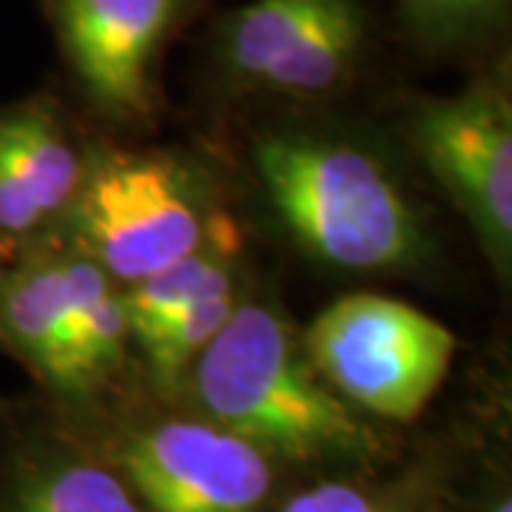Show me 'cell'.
<instances>
[{"mask_svg": "<svg viewBox=\"0 0 512 512\" xmlns=\"http://www.w3.org/2000/svg\"><path fill=\"white\" fill-rule=\"evenodd\" d=\"M185 384L202 419L268 456L370 461L384 453L382 436L319 376L299 330L268 302L242 296Z\"/></svg>", "mask_w": 512, "mask_h": 512, "instance_id": "6da1fadb", "label": "cell"}, {"mask_svg": "<svg viewBox=\"0 0 512 512\" xmlns=\"http://www.w3.org/2000/svg\"><path fill=\"white\" fill-rule=\"evenodd\" d=\"M254 168L279 222L330 268L402 271L427 248L419 211L365 148L319 134L271 131L256 140Z\"/></svg>", "mask_w": 512, "mask_h": 512, "instance_id": "7a4b0ae2", "label": "cell"}, {"mask_svg": "<svg viewBox=\"0 0 512 512\" xmlns=\"http://www.w3.org/2000/svg\"><path fill=\"white\" fill-rule=\"evenodd\" d=\"M299 336L350 407L390 421H413L433 402L458 348L439 319L382 293L339 296Z\"/></svg>", "mask_w": 512, "mask_h": 512, "instance_id": "3957f363", "label": "cell"}, {"mask_svg": "<svg viewBox=\"0 0 512 512\" xmlns=\"http://www.w3.org/2000/svg\"><path fill=\"white\" fill-rule=\"evenodd\" d=\"M69 214L74 248L123 288L200 248L214 222L180 165L137 151H106L86 165Z\"/></svg>", "mask_w": 512, "mask_h": 512, "instance_id": "277c9868", "label": "cell"}, {"mask_svg": "<svg viewBox=\"0 0 512 512\" xmlns=\"http://www.w3.org/2000/svg\"><path fill=\"white\" fill-rule=\"evenodd\" d=\"M367 40L362 0H245L217 23L214 60L242 92L316 100L348 86Z\"/></svg>", "mask_w": 512, "mask_h": 512, "instance_id": "5b68a950", "label": "cell"}, {"mask_svg": "<svg viewBox=\"0 0 512 512\" xmlns=\"http://www.w3.org/2000/svg\"><path fill=\"white\" fill-rule=\"evenodd\" d=\"M413 146L430 177L470 222L495 274L512 265V106L501 74L427 100L413 117Z\"/></svg>", "mask_w": 512, "mask_h": 512, "instance_id": "8992f818", "label": "cell"}, {"mask_svg": "<svg viewBox=\"0 0 512 512\" xmlns=\"http://www.w3.org/2000/svg\"><path fill=\"white\" fill-rule=\"evenodd\" d=\"M120 476L148 512H265L274 464L208 419H163L120 447Z\"/></svg>", "mask_w": 512, "mask_h": 512, "instance_id": "52a82bcc", "label": "cell"}, {"mask_svg": "<svg viewBox=\"0 0 512 512\" xmlns=\"http://www.w3.org/2000/svg\"><path fill=\"white\" fill-rule=\"evenodd\" d=\"M194 0H46L57 43L80 89L120 120L157 106V72L165 46Z\"/></svg>", "mask_w": 512, "mask_h": 512, "instance_id": "ba28073f", "label": "cell"}, {"mask_svg": "<svg viewBox=\"0 0 512 512\" xmlns=\"http://www.w3.org/2000/svg\"><path fill=\"white\" fill-rule=\"evenodd\" d=\"M0 336L49 387L86 402L69 336L60 254L37 256L0 279Z\"/></svg>", "mask_w": 512, "mask_h": 512, "instance_id": "9c48e42d", "label": "cell"}, {"mask_svg": "<svg viewBox=\"0 0 512 512\" xmlns=\"http://www.w3.org/2000/svg\"><path fill=\"white\" fill-rule=\"evenodd\" d=\"M63 279L69 302V336L86 402L109 387L123 370L131 348L126 288L114 282L83 251H63Z\"/></svg>", "mask_w": 512, "mask_h": 512, "instance_id": "30bf717a", "label": "cell"}, {"mask_svg": "<svg viewBox=\"0 0 512 512\" xmlns=\"http://www.w3.org/2000/svg\"><path fill=\"white\" fill-rule=\"evenodd\" d=\"M0 151L46 222L72 208L86 165L49 100L0 111Z\"/></svg>", "mask_w": 512, "mask_h": 512, "instance_id": "8fae6325", "label": "cell"}, {"mask_svg": "<svg viewBox=\"0 0 512 512\" xmlns=\"http://www.w3.org/2000/svg\"><path fill=\"white\" fill-rule=\"evenodd\" d=\"M239 262H242V234L237 222L228 214H214L211 231L200 248L126 288L131 345H137L143 336L160 328L183 308L194 305L205 293L237 282Z\"/></svg>", "mask_w": 512, "mask_h": 512, "instance_id": "7c38bea8", "label": "cell"}, {"mask_svg": "<svg viewBox=\"0 0 512 512\" xmlns=\"http://www.w3.org/2000/svg\"><path fill=\"white\" fill-rule=\"evenodd\" d=\"M12 512H148L120 473L92 458L52 456L20 481Z\"/></svg>", "mask_w": 512, "mask_h": 512, "instance_id": "4fadbf2b", "label": "cell"}, {"mask_svg": "<svg viewBox=\"0 0 512 512\" xmlns=\"http://www.w3.org/2000/svg\"><path fill=\"white\" fill-rule=\"evenodd\" d=\"M242 291L239 279L231 285H222L217 291L205 293L194 305H188L177 316H171L160 328L143 336L134 348L140 350L148 367V376L157 390L177 393L188 379V370L194 367L197 356L211 345V339L222 330V325L237 311Z\"/></svg>", "mask_w": 512, "mask_h": 512, "instance_id": "5bb4252c", "label": "cell"}, {"mask_svg": "<svg viewBox=\"0 0 512 512\" xmlns=\"http://www.w3.org/2000/svg\"><path fill=\"white\" fill-rule=\"evenodd\" d=\"M512 0H396L399 20L427 52H453L481 43L510 15Z\"/></svg>", "mask_w": 512, "mask_h": 512, "instance_id": "9a60e30c", "label": "cell"}, {"mask_svg": "<svg viewBox=\"0 0 512 512\" xmlns=\"http://www.w3.org/2000/svg\"><path fill=\"white\" fill-rule=\"evenodd\" d=\"M279 512H419V507L404 487L336 478L296 493Z\"/></svg>", "mask_w": 512, "mask_h": 512, "instance_id": "2e32d148", "label": "cell"}, {"mask_svg": "<svg viewBox=\"0 0 512 512\" xmlns=\"http://www.w3.org/2000/svg\"><path fill=\"white\" fill-rule=\"evenodd\" d=\"M40 225H46V217L26 194V188L18 180V174L12 171L6 154L0 151V234L26 237Z\"/></svg>", "mask_w": 512, "mask_h": 512, "instance_id": "e0dca14e", "label": "cell"}, {"mask_svg": "<svg viewBox=\"0 0 512 512\" xmlns=\"http://www.w3.org/2000/svg\"><path fill=\"white\" fill-rule=\"evenodd\" d=\"M490 512H512V501L510 495H504V498H498L493 507H490Z\"/></svg>", "mask_w": 512, "mask_h": 512, "instance_id": "ac0fdd59", "label": "cell"}]
</instances>
